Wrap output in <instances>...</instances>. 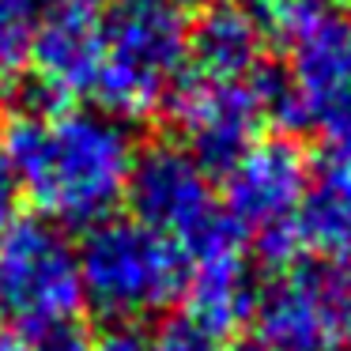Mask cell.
Here are the masks:
<instances>
[{
    "instance_id": "1",
    "label": "cell",
    "mask_w": 351,
    "mask_h": 351,
    "mask_svg": "<svg viewBox=\"0 0 351 351\" xmlns=\"http://www.w3.org/2000/svg\"><path fill=\"white\" fill-rule=\"evenodd\" d=\"M4 159L16 189L53 227L110 219L136 162L129 125L84 106H27L4 129Z\"/></svg>"
},
{
    "instance_id": "2",
    "label": "cell",
    "mask_w": 351,
    "mask_h": 351,
    "mask_svg": "<svg viewBox=\"0 0 351 351\" xmlns=\"http://www.w3.org/2000/svg\"><path fill=\"white\" fill-rule=\"evenodd\" d=\"M189 42L193 12L185 0H114L102 12L95 110L117 121H140L162 110L189 69Z\"/></svg>"
},
{
    "instance_id": "3",
    "label": "cell",
    "mask_w": 351,
    "mask_h": 351,
    "mask_svg": "<svg viewBox=\"0 0 351 351\" xmlns=\"http://www.w3.org/2000/svg\"><path fill=\"white\" fill-rule=\"evenodd\" d=\"M261 23L287 57L291 125L351 144V16L336 0H265Z\"/></svg>"
},
{
    "instance_id": "4",
    "label": "cell",
    "mask_w": 351,
    "mask_h": 351,
    "mask_svg": "<svg viewBox=\"0 0 351 351\" xmlns=\"http://www.w3.org/2000/svg\"><path fill=\"white\" fill-rule=\"evenodd\" d=\"M80 257L84 302L110 325H136L185 295L189 257L178 242L136 219H102L87 230Z\"/></svg>"
},
{
    "instance_id": "5",
    "label": "cell",
    "mask_w": 351,
    "mask_h": 351,
    "mask_svg": "<svg viewBox=\"0 0 351 351\" xmlns=\"http://www.w3.org/2000/svg\"><path fill=\"white\" fill-rule=\"evenodd\" d=\"M80 306V257L64 230L46 219H16L0 238V325L27 332L76 317Z\"/></svg>"
},
{
    "instance_id": "6",
    "label": "cell",
    "mask_w": 351,
    "mask_h": 351,
    "mask_svg": "<svg viewBox=\"0 0 351 351\" xmlns=\"http://www.w3.org/2000/svg\"><path fill=\"white\" fill-rule=\"evenodd\" d=\"M261 72L253 80H227L185 69L170 91L162 110L182 132V147L208 174H227L230 162L257 140L268 117Z\"/></svg>"
},
{
    "instance_id": "7",
    "label": "cell",
    "mask_w": 351,
    "mask_h": 351,
    "mask_svg": "<svg viewBox=\"0 0 351 351\" xmlns=\"http://www.w3.org/2000/svg\"><path fill=\"white\" fill-rule=\"evenodd\" d=\"M125 200L132 208V219L178 242L185 257L227 215L215 197L212 174L182 144H152L136 152Z\"/></svg>"
},
{
    "instance_id": "8",
    "label": "cell",
    "mask_w": 351,
    "mask_h": 351,
    "mask_svg": "<svg viewBox=\"0 0 351 351\" xmlns=\"http://www.w3.org/2000/svg\"><path fill=\"white\" fill-rule=\"evenodd\" d=\"M310 182V155L295 136H257L223 174V212L245 238L291 227Z\"/></svg>"
},
{
    "instance_id": "9",
    "label": "cell",
    "mask_w": 351,
    "mask_h": 351,
    "mask_svg": "<svg viewBox=\"0 0 351 351\" xmlns=\"http://www.w3.org/2000/svg\"><path fill=\"white\" fill-rule=\"evenodd\" d=\"M257 343L268 351H332L348 325L336 283L321 268H287L257 291Z\"/></svg>"
},
{
    "instance_id": "10",
    "label": "cell",
    "mask_w": 351,
    "mask_h": 351,
    "mask_svg": "<svg viewBox=\"0 0 351 351\" xmlns=\"http://www.w3.org/2000/svg\"><path fill=\"white\" fill-rule=\"evenodd\" d=\"M34 87L53 102L91 95L102 69L99 0H49L31 34Z\"/></svg>"
},
{
    "instance_id": "11",
    "label": "cell",
    "mask_w": 351,
    "mask_h": 351,
    "mask_svg": "<svg viewBox=\"0 0 351 351\" xmlns=\"http://www.w3.org/2000/svg\"><path fill=\"white\" fill-rule=\"evenodd\" d=\"M185 310L200 317L223 340L234 336L253 321L257 310V283H253L250 245H230L189 261V283H185Z\"/></svg>"
},
{
    "instance_id": "12",
    "label": "cell",
    "mask_w": 351,
    "mask_h": 351,
    "mask_svg": "<svg viewBox=\"0 0 351 351\" xmlns=\"http://www.w3.org/2000/svg\"><path fill=\"white\" fill-rule=\"evenodd\" d=\"M295 230L310 253L340 261L351 250V144L325 147V155L310 162Z\"/></svg>"
},
{
    "instance_id": "13",
    "label": "cell",
    "mask_w": 351,
    "mask_h": 351,
    "mask_svg": "<svg viewBox=\"0 0 351 351\" xmlns=\"http://www.w3.org/2000/svg\"><path fill=\"white\" fill-rule=\"evenodd\" d=\"M268 34L257 16L242 4H212L200 19H193L189 61L197 72L227 80H253L265 69Z\"/></svg>"
},
{
    "instance_id": "14",
    "label": "cell",
    "mask_w": 351,
    "mask_h": 351,
    "mask_svg": "<svg viewBox=\"0 0 351 351\" xmlns=\"http://www.w3.org/2000/svg\"><path fill=\"white\" fill-rule=\"evenodd\" d=\"M147 343H152V351H227V340L212 332L200 317H193L189 310L167 313L147 336Z\"/></svg>"
},
{
    "instance_id": "15",
    "label": "cell",
    "mask_w": 351,
    "mask_h": 351,
    "mask_svg": "<svg viewBox=\"0 0 351 351\" xmlns=\"http://www.w3.org/2000/svg\"><path fill=\"white\" fill-rule=\"evenodd\" d=\"M31 34H34L31 12L16 0H0V91H4V84L16 80V72L31 57Z\"/></svg>"
},
{
    "instance_id": "16",
    "label": "cell",
    "mask_w": 351,
    "mask_h": 351,
    "mask_svg": "<svg viewBox=\"0 0 351 351\" xmlns=\"http://www.w3.org/2000/svg\"><path fill=\"white\" fill-rule=\"evenodd\" d=\"M27 336H31L34 351H91V340H95L80 317H64V321L27 328Z\"/></svg>"
},
{
    "instance_id": "17",
    "label": "cell",
    "mask_w": 351,
    "mask_h": 351,
    "mask_svg": "<svg viewBox=\"0 0 351 351\" xmlns=\"http://www.w3.org/2000/svg\"><path fill=\"white\" fill-rule=\"evenodd\" d=\"M91 351H152V343L136 325H110L91 340Z\"/></svg>"
},
{
    "instance_id": "18",
    "label": "cell",
    "mask_w": 351,
    "mask_h": 351,
    "mask_svg": "<svg viewBox=\"0 0 351 351\" xmlns=\"http://www.w3.org/2000/svg\"><path fill=\"white\" fill-rule=\"evenodd\" d=\"M16 178H12V167L4 159V147H0V238L16 223Z\"/></svg>"
},
{
    "instance_id": "19",
    "label": "cell",
    "mask_w": 351,
    "mask_h": 351,
    "mask_svg": "<svg viewBox=\"0 0 351 351\" xmlns=\"http://www.w3.org/2000/svg\"><path fill=\"white\" fill-rule=\"evenodd\" d=\"M332 283H336V295H340V302H343V310H348V317H351V250L340 257V265L332 268Z\"/></svg>"
},
{
    "instance_id": "20",
    "label": "cell",
    "mask_w": 351,
    "mask_h": 351,
    "mask_svg": "<svg viewBox=\"0 0 351 351\" xmlns=\"http://www.w3.org/2000/svg\"><path fill=\"white\" fill-rule=\"evenodd\" d=\"M0 351H34L31 336L23 328H12V325H0Z\"/></svg>"
},
{
    "instance_id": "21",
    "label": "cell",
    "mask_w": 351,
    "mask_h": 351,
    "mask_svg": "<svg viewBox=\"0 0 351 351\" xmlns=\"http://www.w3.org/2000/svg\"><path fill=\"white\" fill-rule=\"evenodd\" d=\"M16 4H23L27 12H34V8H46L49 0H16Z\"/></svg>"
},
{
    "instance_id": "22",
    "label": "cell",
    "mask_w": 351,
    "mask_h": 351,
    "mask_svg": "<svg viewBox=\"0 0 351 351\" xmlns=\"http://www.w3.org/2000/svg\"><path fill=\"white\" fill-rule=\"evenodd\" d=\"M234 351H268V348H261V343L257 340H253V343H238V348Z\"/></svg>"
},
{
    "instance_id": "23",
    "label": "cell",
    "mask_w": 351,
    "mask_h": 351,
    "mask_svg": "<svg viewBox=\"0 0 351 351\" xmlns=\"http://www.w3.org/2000/svg\"><path fill=\"white\" fill-rule=\"evenodd\" d=\"M215 4H245V0H215Z\"/></svg>"
},
{
    "instance_id": "24",
    "label": "cell",
    "mask_w": 351,
    "mask_h": 351,
    "mask_svg": "<svg viewBox=\"0 0 351 351\" xmlns=\"http://www.w3.org/2000/svg\"><path fill=\"white\" fill-rule=\"evenodd\" d=\"M336 4H340V8H343V4H351V0H336Z\"/></svg>"
}]
</instances>
